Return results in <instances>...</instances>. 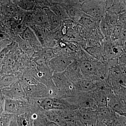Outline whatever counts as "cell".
Wrapping results in <instances>:
<instances>
[{
    "label": "cell",
    "instance_id": "1",
    "mask_svg": "<svg viewBox=\"0 0 126 126\" xmlns=\"http://www.w3.org/2000/svg\"><path fill=\"white\" fill-rule=\"evenodd\" d=\"M34 107L27 98L20 99L5 98L4 112L17 116L27 113H34Z\"/></svg>",
    "mask_w": 126,
    "mask_h": 126
},
{
    "label": "cell",
    "instance_id": "2",
    "mask_svg": "<svg viewBox=\"0 0 126 126\" xmlns=\"http://www.w3.org/2000/svg\"><path fill=\"white\" fill-rule=\"evenodd\" d=\"M52 79L55 85L59 91L60 98H69L75 96L77 91L64 72L53 73Z\"/></svg>",
    "mask_w": 126,
    "mask_h": 126
},
{
    "label": "cell",
    "instance_id": "3",
    "mask_svg": "<svg viewBox=\"0 0 126 126\" xmlns=\"http://www.w3.org/2000/svg\"><path fill=\"white\" fill-rule=\"evenodd\" d=\"M101 47L104 59L106 61L117 59L124 53L119 41H113L110 38L104 39L101 42Z\"/></svg>",
    "mask_w": 126,
    "mask_h": 126
},
{
    "label": "cell",
    "instance_id": "4",
    "mask_svg": "<svg viewBox=\"0 0 126 126\" xmlns=\"http://www.w3.org/2000/svg\"><path fill=\"white\" fill-rule=\"evenodd\" d=\"M22 84L26 98L28 99L55 98L54 93L41 83L39 82L34 84H25L22 83Z\"/></svg>",
    "mask_w": 126,
    "mask_h": 126
},
{
    "label": "cell",
    "instance_id": "5",
    "mask_svg": "<svg viewBox=\"0 0 126 126\" xmlns=\"http://www.w3.org/2000/svg\"><path fill=\"white\" fill-rule=\"evenodd\" d=\"M84 13L97 19H101L106 11L104 0H89L82 4Z\"/></svg>",
    "mask_w": 126,
    "mask_h": 126
},
{
    "label": "cell",
    "instance_id": "6",
    "mask_svg": "<svg viewBox=\"0 0 126 126\" xmlns=\"http://www.w3.org/2000/svg\"><path fill=\"white\" fill-rule=\"evenodd\" d=\"M75 59V58L66 54H58L48 62L50 70L53 73L64 72Z\"/></svg>",
    "mask_w": 126,
    "mask_h": 126
},
{
    "label": "cell",
    "instance_id": "7",
    "mask_svg": "<svg viewBox=\"0 0 126 126\" xmlns=\"http://www.w3.org/2000/svg\"><path fill=\"white\" fill-rule=\"evenodd\" d=\"M91 92H82L77 91L75 96L70 98V101L78 109L83 108L97 109L98 107L93 98Z\"/></svg>",
    "mask_w": 126,
    "mask_h": 126
},
{
    "label": "cell",
    "instance_id": "8",
    "mask_svg": "<svg viewBox=\"0 0 126 126\" xmlns=\"http://www.w3.org/2000/svg\"><path fill=\"white\" fill-rule=\"evenodd\" d=\"M97 109L83 108L78 109L77 112L79 120L86 126H94L98 121Z\"/></svg>",
    "mask_w": 126,
    "mask_h": 126
},
{
    "label": "cell",
    "instance_id": "9",
    "mask_svg": "<svg viewBox=\"0 0 126 126\" xmlns=\"http://www.w3.org/2000/svg\"><path fill=\"white\" fill-rule=\"evenodd\" d=\"M1 90L5 98L17 99L26 98L23 85L20 80Z\"/></svg>",
    "mask_w": 126,
    "mask_h": 126
},
{
    "label": "cell",
    "instance_id": "10",
    "mask_svg": "<svg viewBox=\"0 0 126 126\" xmlns=\"http://www.w3.org/2000/svg\"><path fill=\"white\" fill-rule=\"evenodd\" d=\"M62 6L70 19L78 23L83 13L82 10V4L79 0H69Z\"/></svg>",
    "mask_w": 126,
    "mask_h": 126
},
{
    "label": "cell",
    "instance_id": "11",
    "mask_svg": "<svg viewBox=\"0 0 126 126\" xmlns=\"http://www.w3.org/2000/svg\"><path fill=\"white\" fill-rule=\"evenodd\" d=\"M73 84L77 91L82 92H91L98 88H102L103 86L102 80L94 81L84 78Z\"/></svg>",
    "mask_w": 126,
    "mask_h": 126
},
{
    "label": "cell",
    "instance_id": "12",
    "mask_svg": "<svg viewBox=\"0 0 126 126\" xmlns=\"http://www.w3.org/2000/svg\"><path fill=\"white\" fill-rule=\"evenodd\" d=\"M98 121L107 126H113L118 113L109 107L98 108L97 110Z\"/></svg>",
    "mask_w": 126,
    "mask_h": 126
},
{
    "label": "cell",
    "instance_id": "13",
    "mask_svg": "<svg viewBox=\"0 0 126 126\" xmlns=\"http://www.w3.org/2000/svg\"><path fill=\"white\" fill-rule=\"evenodd\" d=\"M64 72L72 83L83 78L78 62L75 59Z\"/></svg>",
    "mask_w": 126,
    "mask_h": 126
},
{
    "label": "cell",
    "instance_id": "14",
    "mask_svg": "<svg viewBox=\"0 0 126 126\" xmlns=\"http://www.w3.org/2000/svg\"><path fill=\"white\" fill-rule=\"evenodd\" d=\"M92 95L95 103L98 108L108 107V98L106 90L98 88L92 91Z\"/></svg>",
    "mask_w": 126,
    "mask_h": 126
},
{
    "label": "cell",
    "instance_id": "15",
    "mask_svg": "<svg viewBox=\"0 0 126 126\" xmlns=\"http://www.w3.org/2000/svg\"><path fill=\"white\" fill-rule=\"evenodd\" d=\"M101 19L90 16L83 12L78 23L86 29L92 30L99 27Z\"/></svg>",
    "mask_w": 126,
    "mask_h": 126
},
{
    "label": "cell",
    "instance_id": "16",
    "mask_svg": "<svg viewBox=\"0 0 126 126\" xmlns=\"http://www.w3.org/2000/svg\"><path fill=\"white\" fill-rule=\"evenodd\" d=\"M106 11L118 14L126 10L123 0H104Z\"/></svg>",
    "mask_w": 126,
    "mask_h": 126
},
{
    "label": "cell",
    "instance_id": "17",
    "mask_svg": "<svg viewBox=\"0 0 126 126\" xmlns=\"http://www.w3.org/2000/svg\"><path fill=\"white\" fill-rule=\"evenodd\" d=\"M44 114L49 120L60 126H68L67 123L60 114L58 110L43 111Z\"/></svg>",
    "mask_w": 126,
    "mask_h": 126
},
{
    "label": "cell",
    "instance_id": "18",
    "mask_svg": "<svg viewBox=\"0 0 126 126\" xmlns=\"http://www.w3.org/2000/svg\"><path fill=\"white\" fill-rule=\"evenodd\" d=\"M33 126H60L48 119L43 111L34 113Z\"/></svg>",
    "mask_w": 126,
    "mask_h": 126
},
{
    "label": "cell",
    "instance_id": "19",
    "mask_svg": "<svg viewBox=\"0 0 126 126\" xmlns=\"http://www.w3.org/2000/svg\"><path fill=\"white\" fill-rule=\"evenodd\" d=\"M48 18V23L50 28L53 31L58 30L63 26V20L52 12L51 10H48L46 12Z\"/></svg>",
    "mask_w": 126,
    "mask_h": 126
},
{
    "label": "cell",
    "instance_id": "20",
    "mask_svg": "<svg viewBox=\"0 0 126 126\" xmlns=\"http://www.w3.org/2000/svg\"><path fill=\"white\" fill-rule=\"evenodd\" d=\"M16 117L18 126H33L34 113H27L16 116Z\"/></svg>",
    "mask_w": 126,
    "mask_h": 126
},
{
    "label": "cell",
    "instance_id": "21",
    "mask_svg": "<svg viewBox=\"0 0 126 126\" xmlns=\"http://www.w3.org/2000/svg\"><path fill=\"white\" fill-rule=\"evenodd\" d=\"M19 80V77L15 74H0V90L10 86Z\"/></svg>",
    "mask_w": 126,
    "mask_h": 126
},
{
    "label": "cell",
    "instance_id": "22",
    "mask_svg": "<svg viewBox=\"0 0 126 126\" xmlns=\"http://www.w3.org/2000/svg\"><path fill=\"white\" fill-rule=\"evenodd\" d=\"M113 27L106 21L104 17L101 19L99 23V28L104 38H110Z\"/></svg>",
    "mask_w": 126,
    "mask_h": 126
},
{
    "label": "cell",
    "instance_id": "23",
    "mask_svg": "<svg viewBox=\"0 0 126 126\" xmlns=\"http://www.w3.org/2000/svg\"><path fill=\"white\" fill-rule=\"evenodd\" d=\"M50 10L62 20L70 19L65 9L62 5L55 4L51 6Z\"/></svg>",
    "mask_w": 126,
    "mask_h": 126
},
{
    "label": "cell",
    "instance_id": "24",
    "mask_svg": "<svg viewBox=\"0 0 126 126\" xmlns=\"http://www.w3.org/2000/svg\"><path fill=\"white\" fill-rule=\"evenodd\" d=\"M84 49L90 56L98 60H104L103 56V52L101 47H87Z\"/></svg>",
    "mask_w": 126,
    "mask_h": 126
},
{
    "label": "cell",
    "instance_id": "25",
    "mask_svg": "<svg viewBox=\"0 0 126 126\" xmlns=\"http://www.w3.org/2000/svg\"><path fill=\"white\" fill-rule=\"evenodd\" d=\"M104 17L106 21L113 27H114L118 23V15L116 13L106 11Z\"/></svg>",
    "mask_w": 126,
    "mask_h": 126
},
{
    "label": "cell",
    "instance_id": "26",
    "mask_svg": "<svg viewBox=\"0 0 126 126\" xmlns=\"http://www.w3.org/2000/svg\"><path fill=\"white\" fill-rule=\"evenodd\" d=\"M14 115L3 112L0 117V126H9Z\"/></svg>",
    "mask_w": 126,
    "mask_h": 126
},
{
    "label": "cell",
    "instance_id": "27",
    "mask_svg": "<svg viewBox=\"0 0 126 126\" xmlns=\"http://www.w3.org/2000/svg\"><path fill=\"white\" fill-rule=\"evenodd\" d=\"M123 28L118 24L115 25L113 28L110 38L112 40L116 41L118 40L120 38Z\"/></svg>",
    "mask_w": 126,
    "mask_h": 126
},
{
    "label": "cell",
    "instance_id": "28",
    "mask_svg": "<svg viewBox=\"0 0 126 126\" xmlns=\"http://www.w3.org/2000/svg\"><path fill=\"white\" fill-rule=\"evenodd\" d=\"M34 20L39 25L45 24L47 22L48 23L47 14L45 15L43 13H38L35 16Z\"/></svg>",
    "mask_w": 126,
    "mask_h": 126
},
{
    "label": "cell",
    "instance_id": "29",
    "mask_svg": "<svg viewBox=\"0 0 126 126\" xmlns=\"http://www.w3.org/2000/svg\"><path fill=\"white\" fill-rule=\"evenodd\" d=\"M34 31L35 35L39 39V41L41 42V44L44 43L46 35L45 31L41 27L36 26L34 27Z\"/></svg>",
    "mask_w": 126,
    "mask_h": 126
},
{
    "label": "cell",
    "instance_id": "30",
    "mask_svg": "<svg viewBox=\"0 0 126 126\" xmlns=\"http://www.w3.org/2000/svg\"><path fill=\"white\" fill-rule=\"evenodd\" d=\"M118 24L121 25L123 29H126V10L118 14Z\"/></svg>",
    "mask_w": 126,
    "mask_h": 126
},
{
    "label": "cell",
    "instance_id": "31",
    "mask_svg": "<svg viewBox=\"0 0 126 126\" xmlns=\"http://www.w3.org/2000/svg\"><path fill=\"white\" fill-rule=\"evenodd\" d=\"M113 126H126V117L118 114Z\"/></svg>",
    "mask_w": 126,
    "mask_h": 126
},
{
    "label": "cell",
    "instance_id": "32",
    "mask_svg": "<svg viewBox=\"0 0 126 126\" xmlns=\"http://www.w3.org/2000/svg\"><path fill=\"white\" fill-rule=\"evenodd\" d=\"M101 47V42H100V41L97 40H86V46H85L84 48L87 47Z\"/></svg>",
    "mask_w": 126,
    "mask_h": 126
},
{
    "label": "cell",
    "instance_id": "33",
    "mask_svg": "<svg viewBox=\"0 0 126 126\" xmlns=\"http://www.w3.org/2000/svg\"><path fill=\"white\" fill-rule=\"evenodd\" d=\"M20 6L25 10H29L32 9L33 6V4L29 0H24L20 2Z\"/></svg>",
    "mask_w": 126,
    "mask_h": 126
},
{
    "label": "cell",
    "instance_id": "34",
    "mask_svg": "<svg viewBox=\"0 0 126 126\" xmlns=\"http://www.w3.org/2000/svg\"><path fill=\"white\" fill-rule=\"evenodd\" d=\"M5 97L2 94L1 90H0V115H1L4 112Z\"/></svg>",
    "mask_w": 126,
    "mask_h": 126
},
{
    "label": "cell",
    "instance_id": "35",
    "mask_svg": "<svg viewBox=\"0 0 126 126\" xmlns=\"http://www.w3.org/2000/svg\"><path fill=\"white\" fill-rule=\"evenodd\" d=\"M11 44L10 41L9 39L4 40L0 41V53L5 48L7 47Z\"/></svg>",
    "mask_w": 126,
    "mask_h": 126
},
{
    "label": "cell",
    "instance_id": "36",
    "mask_svg": "<svg viewBox=\"0 0 126 126\" xmlns=\"http://www.w3.org/2000/svg\"><path fill=\"white\" fill-rule=\"evenodd\" d=\"M118 63L126 65V52H124L118 59Z\"/></svg>",
    "mask_w": 126,
    "mask_h": 126
},
{
    "label": "cell",
    "instance_id": "37",
    "mask_svg": "<svg viewBox=\"0 0 126 126\" xmlns=\"http://www.w3.org/2000/svg\"><path fill=\"white\" fill-rule=\"evenodd\" d=\"M119 67L123 77L126 81V65L119 64Z\"/></svg>",
    "mask_w": 126,
    "mask_h": 126
},
{
    "label": "cell",
    "instance_id": "38",
    "mask_svg": "<svg viewBox=\"0 0 126 126\" xmlns=\"http://www.w3.org/2000/svg\"><path fill=\"white\" fill-rule=\"evenodd\" d=\"M8 39V36L5 33L0 31V41Z\"/></svg>",
    "mask_w": 126,
    "mask_h": 126
},
{
    "label": "cell",
    "instance_id": "39",
    "mask_svg": "<svg viewBox=\"0 0 126 126\" xmlns=\"http://www.w3.org/2000/svg\"><path fill=\"white\" fill-rule=\"evenodd\" d=\"M9 126H18L16 115H14L13 117Z\"/></svg>",
    "mask_w": 126,
    "mask_h": 126
},
{
    "label": "cell",
    "instance_id": "40",
    "mask_svg": "<svg viewBox=\"0 0 126 126\" xmlns=\"http://www.w3.org/2000/svg\"><path fill=\"white\" fill-rule=\"evenodd\" d=\"M123 2H124L125 5H126V0H123Z\"/></svg>",
    "mask_w": 126,
    "mask_h": 126
}]
</instances>
